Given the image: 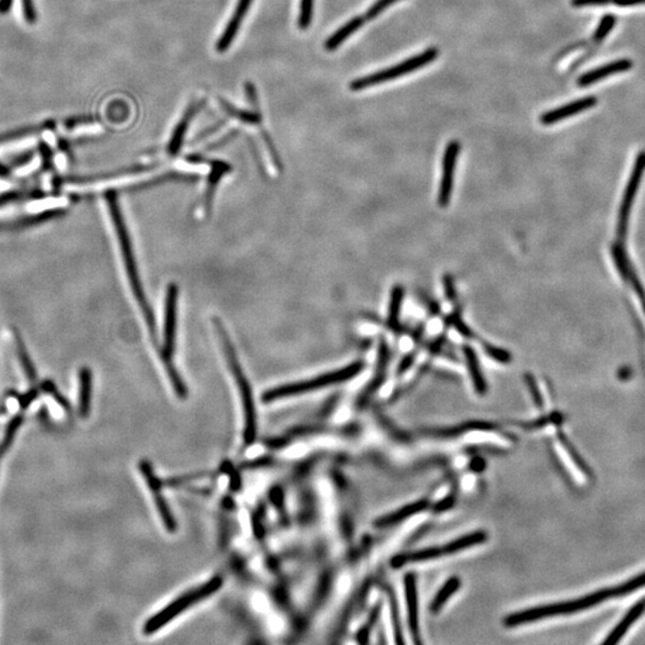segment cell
Here are the masks:
<instances>
[{
	"label": "cell",
	"instance_id": "6da1fadb",
	"mask_svg": "<svg viewBox=\"0 0 645 645\" xmlns=\"http://www.w3.org/2000/svg\"><path fill=\"white\" fill-rule=\"evenodd\" d=\"M645 586V572L639 574L629 580L622 584L607 588V589L598 590L595 593L586 595L583 598L570 600V601L557 602L546 606L535 607L531 610H521L516 613L511 614L504 619V625L508 627L521 625L525 622H537L545 618L556 617L562 614H571L580 610H588L590 607L599 605L601 602L607 601L610 599L620 598L624 595L631 594L641 587Z\"/></svg>",
	"mask_w": 645,
	"mask_h": 645
},
{
	"label": "cell",
	"instance_id": "7a4b0ae2",
	"mask_svg": "<svg viewBox=\"0 0 645 645\" xmlns=\"http://www.w3.org/2000/svg\"><path fill=\"white\" fill-rule=\"evenodd\" d=\"M106 205L108 211L111 214V223L116 231V238H118V248L123 256V265L126 269L127 279L130 284V289L133 293L139 310L142 311V317L145 319L146 327L149 329L151 339L154 343H157V327H156V319H154V312L151 308L147 296L145 294V289L142 287V279L139 275V268L135 260V255L133 252V246L130 242V232L126 226V221L123 219V212L120 208L118 197L114 192H108L106 194Z\"/></svg>",
	"mask_w": 645,
	"mask_h": 645
},
{
	"label": "cell",
	"instance_id": "3957f363",
	"mask_svg": "<svg viewBox=\"0 0 645 645\" xmlns=\"http://www.w3.org/2000/svg\"><path fill=\"white\" fill-rule=\"evenodd\" d=\"M213 325H214V330L217 332L218 339H219V342L221 343V346H223V351H224L225 358L227 361L228 367L231 368V372H232L234 380H236L237 387L239 389L245 416L244 437L245 441L250 444V442L255 440V437H256V410H255L251 387H250L248 379L245 377L243 368L240 366V362L238 361V358H237L236 351H234L231 337L228 336L227 331L225 329L221 319H213Z\"/></svg>",
	"mask_w": 645,
	"mask_h": 645
},
{
	"label": "cell",
	"instance_id": "277c9868",
	"mask_svg": "<svg viewBox=\"0 0 645 645\" xmlns=\"http://www.w3.org/2000/svg\"><path fill=\"white\" fill-rule=\"evenodd\" d=\"M177 300L178 287L175 284H169L166 289L165 315H164V339L161 346V361L164 362L166 373L169 375L175 392L180 398L187 396V387L178 374L173 363V354L176 346V332H177Z\"/></svg>",
	"mask_w": 645,
	"mask_h": 645
},
{
	"label": "cell",
	"instance_id": "5b68a950",
	"mask_svg": "<svg viewBox=\"0 0 645 645\" xmlns=\"http://www.w3.org/2000/svg\"><path fill=\"white\" fill-rule=\"evenodd\" d=\"M221 586H223V579L220 576H215L203 583L202 586L196 587L195 589L187 591L180 598L176 599L175 601L169 603L165 608H163L157 614H154V617H151L144 625V634H152L163 627H165L166 624H169L175 618H177L180 614L188 610L190 606L196 605L197 602L202 601L214 594L215 591L220 589Z\"/></svg>",
	"mask_w": 645,
	"mask_h": 645
},
{
	"label": "cell",
	"instance_id": "8992f818",
	"mask_svg": "<svg viewBox=\"0 0 645 645\" xmlns=\"http://www.w3.org/2000/svg\"><path fill=\"white\" fill-rule=\"evenodd\" d=\"M363 366H365L363 362H353L349 366L343 367L341 370L329 372V373L322 374L317 378L310 379L306 382H292V384H287V385L279 386V387L267 391L263 394V401L270 403V401L293 397L296 394H307V392L324 389L327 386L351 380V378H354L361 372Z\"/></svg>",
	"mask_w": 645,
	"mask_h": 645
},
{
	"label": "cell",
	"instance_id": "52a82bcc",
	"mask_svg": "<svg viewBox=\"0 0 645 645\" xmlns=\"http://www.w3.org/2000/svg\"><path fill=\"white\" fill-rule=\"evenodd\" d=\"M439 56L437 48H428L427 51H423L418 56H413L406 59L403 63H399L396 66L389 67L382 71L375 72L373 75H368L362 78L355 79L351 84V91H361L367 87H375L379 84L386 83L391 79H396L398 77L409 75L411 72L416 71L418 68L427 66L429 63H433L434 60Z\"/></svg>",
	"mask_w": 645,
	"mask_h": 645
},
{
	"label": "cell",
	"instance_id": "ba28073f",
	"mask_svg": "<svg viewBox=\"0 0 645 645\" xmlns=\"http://www.w3.org/2000/svg\"><path fill=\"white\" fill-rule=\"evenodd\" d=\"M487 540V533L478 531L473 532L471 534H466L461 537L459 539L453 540L451 543L446 544L444 546L430 547L425 550L413 552V553H404V555H398L392 559L391 564L394 568H399L401 565H406L408 563H418L435 559L437 557L445 555H453L459 551L465 550L468 547L480 545L485 543Z\"/></svg>",
	"mask_w": 645,
	"mask_h": 645
},
{
	"label": "cell",
	"instance_id": "9c48e42d",
	"mask_svg": "<svg viewBox=\"0 0 645 645\" xmlns=\"http://www.w3.org/2000/svg\"><path fill=\"white\" fill-rule=\"evenodd\" d=\"M645 173V152H639L636 161H634V169L630 176L629 182L626 184L624 197H622L620 208L618 213L617 221V239L625 242L629 231L630 215L634 206V201L636 199L638 188L641 184V178Z\"/></svg>",
	"mask_w": 645,
	"mask_h": 645
},
{
	"label": "cell",
	"instance_id": "30bf717a",
	"mask_svg": "<svg viewBox=\"0 0 645 645\" xmlns=\"http://www.w3.org/2000/svg\"><path fill=\"white\" fill-rule=\"evenodd\" d=\"M461 154V144L456 140L449 142L446 146L444 159H442V173H441L440 187L437 194V203L440 207H447L452 199L453 185H454V173H456V161Z\"/></svg>",
	"mask_w": 645,
	"mask_h": 645
},
{
	"label": "cell",
	"instance_id": "8fae6325",
	"mask_svg": "<svg viewBox=\"0 0 645 645\" xmlns=\"http://www.w3.org/2000/svg\"><path fill=\"white\" fill-rule=\"evenodd\" d=\"M139 468H140L142 476L145 477L151 494L154 497L156 507H157L158 513H159V515H161V520L164 522V526H165L168 531L175 532L177 525H176L173 513L170 511L169 506L166 503L165 497L161 494V483H159V480H158L157 476L154 473V468L151 466L150 463L146 461H140Z\"/></svg>",
	"mask_w": 645,
	"mask_h": 645
},
{
	"label": "cell",
	"instance_id": "7c38bea8",
	"mask_svg": "<svg viewBox=\"0 0 645 645\" xmlns=\"http://www.w3.org/2000/svg\"><path fill=\"white\" fill-rule=\"evenodd\" d=\"M624 244H625V242L617 239V242L612 246V257H613L614 263H615V267H617L618 272H619V275L622 276V279L625 280L626 282L632 287V289L637 294L638 299L641 300V307H643V311H644L645 315V292L641 282H639L637 274L634 272V265L631 264L632 262L630 263V258L627 256V253H626Z\"/></svg>",
	"mask_w": 645,
	"mask_h": 645
},
{
	"label": "cell",
	"instance_id": "4fadbf2b",
	"mask_svg": "<svg viewBox=\"0 0 645 645\" xmlns=\"http://www.w3.org/2000/svg\"><path fill=\"white\" fill-rule=\"evenodd\" d=\"M596 103H598V99L593 97V96L577 99L575 102L568 103L565 106H559L557 109H552V111H547V113H544L540 116V123L544 126L555 125V123H561L563 120L570 118V116L588 111L590 108L596 106Z\"/></svg>",
	"mask_w": 645,
	"mask_h": 645
},
{
	"label": "cell",
	"instance_id": "5bb4252c",
	"mask_svg": "<svg viewBox=\"0 0 645 645\" xmlns=\"http://www.w3.org/2000/svg\"><path fill=\"white\" fill-rule=\"evenodd\" d=\"M252 1L253 0H238L236 8L233 11L232 18L228 20L227 25H226V28L223 32V35L220 36V39H218L215 48H217V51L219 53H224V51H227L228 48L231 47L233 39H236L237 34L239 32L240 25L243 23L246 13L251 8Z\"/></svg>",
	"mask_w": 645,
	"mask_h": 645
},
{
	"label": "cell",
	"instance_id": "9a60e30c",
	"mask_svg": "<svg viewBox=\"0 0 645 645\" xmlns=\"http://www.w3.org/2000/svg\"><path fill=\"white\" fill-rule=\"evenodd\" d=\"M632 67V61L629 59L615 60L613 63H607L605 66L595 68L593 71L587 72L580 77L577 85L581 87H589L591 84L596 83L601 79L607 78L610 75H618L622 72L627 71Z\"/></svg>",
	"mask_w": 645,
	"mask_h": 645
},
{
	"label": "cell",
	"instance_id": "2e32d148",
	"mask_svg": "<svg viewBox=\"0 0 645 645\" xmlns=\"http://www.w3.org/2000/svg\"><path fill=\"white\" fill-rule=\"evenodd\" d=\"M406 586V608H408V620H409L410 632L413 639L418 643V601L416 576L408 574L404 579Z\"/></svg>",
	"mask_w": 645,
	"mask_h": 645
},
{
	"label": "cell",
	"instance_id": "e0dca14e",
	"mask_svg": "<svg viewBox=\"0 0 645 645\" xmlns=\"http://www.w3.org/2000/svg\"><path fill=\"white\" fill-rule=\"evenodd\" d=\"M644 613L645 598L641 599V601H638L637 603H634L632 608L625 614V617L622 618L620 622H618V625L610 631L606 639L602 641V644H617L618 641H620L624 637V634L629 631L630 627L634 625V622H637L638 619Z\"/></svg>",
	"mask_w": 645,
	"mask_h": 645
},
{
	"label": "cell",
	"instance_id": "ac0fdd59",
	"mask_svg": "<svg viewBox=\"0 0 645 645\" xmlns=\"http://www.w3.org/2000/svg\"><path fill=\"white\" fill-rule=\"evenodd\" d=\"M463 353H464L465 360L468 363V373H470L473 387L476 389L477 394H487L488 386H487V382H485L482 370H480V360H478L476 351L471 346H463Z\"/></svg>",
	"mask_w": 645,
	"mask_h": 645
},
{
	"label": "cell",
	"instance_id": "d6986e66",
	"mask_svg": "<svg viewBox=\"0 0 645 645\" xmlns=\"http://www.w3.org/2000/svg\"><path fill=\"white\" fill-rule=\"evenodd\" d=\"M427 507H428V502H427V501H418V502H415V503L408 504L406 507L401 508V509H398L396 512L391 513L389 515L382 516L380 519L377 520V521H375V526H378V527L392 526V525H396V523L401 522L403 520L408 519L410 516L423 512L425 509H427Z\"/></svg>",
	"mask_w": 645,
	"mask_h": 645
},
{
	"label": "cell",
	"instance_id": "ffe728a7",
	"mask_svg": "<svg viewBox=\"0 0 645 645\" xmlns=\"http://www.w3.org/2000/svg\"><path fill=\"white\" fill-rule=\"evenodd\" d=\"M91 394H92V373L87 367L79 370V413L87 418L90 413Z\"/></svg>",
	"mask_w": 645,
	"mask_h": 645
},
{
	"label": "cell",
	"instance_id": "44dd1931",
	"mask_svg": "<svg viewBox=\"0 0 645 645\" xmlns=\"http://www.w3.org/2000/svg\"><path fill=\"white\" fill-rule=\"evenodd\" d=\"M363 23H365V17H354L353 20H349L348 23L341 27L337 32H334V34L325 41L324 47L329 51H336L346 39H349L355 32H358V29L361 28L362 25H363Z\"/></svg>",
	"mask_w": 645,
	"mask_h": 645
},
{
	"label": "cell",
	"instance_id": "7402d4cb",
	"mask_svg": "<svg viewBox=\"0 0 645 645\" xmlns=\"http://www.w3.org/2000/svg\"><path fill=\"white\" fill-rule=\"evenodd\" d=\"M56 121L47 120V121L39 123V125H32V126L20 127V128H16V130H8V132L0 134V145L6 144V142H15L18 139L25 138L29 135L41 133V132H46V130H53L56 128Z\"/></svg>",
	"mask_w": 645,
	"mask_h": 645
},
{
	"label": "cell",
	"instance_id": "603a6c76",
	"mask_svg": "<svg viewBox=\"0 0 645 645\" xmlns=\"http://www.w3.org/2000/svg\"><path fill=\"white\" fill-rule=\"evenodd\" d=\"M228 171H231V166L227 165L224 161H212V173L209 175L207 189H206L205 193V200H203V208L206 211H209V208H211L218 183L220 182L224 173H228Z\"/></svg>",
	"mask_w": 645,
	"mask_h": 645
},
{
	"label": "cell",
	"instance_id": "cb8c5ba5",
	"mask_svg": "<svg viewBox=\"0 0 645 645\" xmlns=\"http://www.w3.org/2000/svg\"><path fill=\"white\" fill-rule=\"evenodd\" d=\"M403 300H404V288L399 286V284H396L391 289L389 312H387V324L394 331H397L399 329V317H401Z\"/></svg>",
	"mask_w": 645,
	"mask_h": 645
},
{
	"label": "cell",
	"instance_id": "d4e9b609",
	"mask_svg": "<svg viewBox=\"0 0 645 645\" xmlns=\"http://www.w3.org/2000/svg\"><path fill=\"white\" fill-rule=\"evenodd\" d=\"M195 113H196V106H190L183 118L178 123L177 127H176V130H175L173 137H171V140H170L169 146H168V152H169L170 156H176L181 150L183 139H184L185 133H187V130L189 126L190 120L193 118Z\"/></svg>",
	"mask_w": 645,
	"mask_h": 645
},
{
	"label": "cell",
	"instance_id": "484cf974",
	"mask_svg": "<svg viewBox=\"0 0 645 645\" xmlns=\"http://www.w3.org/2000/svg\"><path fill=\"white\" fill-rule=\"evenodd\" d=\"M13 346H15L17 358L20 360V366L23 368V372L27 375V378H28L29 382H35V367L32 365V360H30V356H29L28 351H27V348L24 346L23 341H22L20 334L16 331L13 332Z\"/></svg>",
	"mask_w": 645,
	"mask_h": 645
},
{
	"label": "cell",
	"instance_id": "4316f807",
	"mask_svg": "<svg viewBox=\"0 0 645 645\" xmlns=\"http://www.w3.org/2000/svg\"><path fill=\"white\" fill-rule=\"evenodd\" d=\"M461 583V579H458V577L449 579V581L442 586V588L437 591L435 598L433 599V601L430 603V610H432L433 613H437V612L442 608V606L445 605L446 602H447V600L456 593V590L459 589Z\"/></svg>",
	"mask_w": 645,
	"mask_h": 645
},
{
	"label": "cell",
	"instance_id": "83f0119b",
	"mask_svg": "<svg viewBox=\"0 0 645 645\" xmlns=\"http://www.w3.org/2000/svg\"><path fill=\"white\" fill-rule=\"evenodd\" d=\"M559 441L562 444L564 449L567 451L568 456L570 458V461L574 463L576 468L579 470L580 472L584 475L587 478H590L591 477V473H590V470L588 466H587L586 461H583L581 456H580L579 452L576 451L574 446L571 445L570 441L568 440V437L565 435H563L562 433H559Z\"/></svg>",
	"mask_w": 645,
	"mask_h": 645
},
{
	"label": "cell",
	"instance_id": "f1b7e54d",
	"mask_svg": "<svg viewBox=\"0 0 645 645\" xmlns=\"http://www.w3.org/2000/svg\"><path fill=\"white\" fill-rule=\"evenodd\" d=\"M22 422H23V416H22V415H17V416L12 418L11 422L8 423L4 437H3V441H1V444H0V461H1V458L4 456V453L10 449L12 441L15 439V434H16L17 430L20 429Z\"/></svg>",
	"mask_w": 645,
	"mask_h": 645
},
{
	"label": "cell",
	"instance_id": "f546056e",
	"mask_svg": "<svg viewBox=\"0 0 645 645\" xmlns=\"http://www.w3.org/2000/svg\"><path fill=\"white\" fill-rule=\"evenodd\" d=\"M221 104L225 108V111H227L228 114L232 115L234 118H239L240 121H243L245 123H250V125H258L261 123V116L260 114H256V113H251V111H239V109H236L234 106L228 104L226 101L221 99Z\"/></svg>",
	"mask_w": 645,
	"mask_h": 645
},
{
	"label": "cell",
	"instance_id": "4dcf8cb0",
	"mask_svg": "<svg viewBox=\"0 0 645 645\" xmlns=\"http://www.w3.org/2000/svg\"><path fill=\"white\" fill-rule=\"evenodd\" d=\"M313 1L315 0H300L299 28L303 30L310 28L313 16Z\"/></svg>",
	"mask_w": 645,
	"mask_h": 645
},
{
	"label": "cell",
	"instance_id": "1f68e13d",
	"mask_svg": "<svg viewBox=\"0 0 645 645\" xmlns=\"http://www.w3.org/2000/svg\"><path fill=\"white\" fill-rule=\"evenodd\" d=\"M615 22H617V20H615V17L613 15H606V16L603 17L600 24H599L596 32H595L594 37H593L595 42H599V41H602V39H605L608 35V32L614 28Z\"/></svg>",
	"mask_w": 645,
	"mask_h": 645
},
{
	"label": "cell",
	"instance_id": "d6a6232c",
	"mask_svg": "<svg viewBox=\"0 0 645 645\" xmlns=\"http://www.w3.org/2000/svg\"><path fill=\"white\" fill-rule=\"evenodd\" d=\"M484 351L485 353L495 361L500 362V363H504L507 365L509 362L512 361V354L508 351H504L502 348H497V346H492V344H484Z\"/></svg>",
	"mask_w": 645,
	"mask_h": 645
},
{
	"label": "cell",
	"instance_id": "836d02e7",
	"mask_svg": "<svg viewBox=\"0 0 645 645\" xmlns=\"http://www.w3.org/2000/svg\"><path fill=\"white\" fill-rule=\"evenodd\" d=\"M449 324L451 327H454L465 339H472L473 332L471 330V327H468V324L463 320L459 313H452V315H449Z\"/></svg>",
	"mask_w": 645,
	"mask_h": 645
},
{
	"label": "cell",
	"instance_id": "e575fe53",
	"mask_svg": "<svg viewBox=\"0 0 645 645\" xmlns=\"http://www.w3.org/2000/svg\"><path fill=\"white\" fill-rule=\"evenodd\" d=\"M398 1H401V0H377L367 10L366 15H365V20H372L374 18H377L382 12L385 11L386 8H389L391 5L398 3Z\"/></svg>",
	"mask_w": 645,
	"mask_h": 645
},
{
	"label": "cell",
	"instance_id": "d590c367",
	"mask_svg": "<svg viewBox=\"0 0 645 645\" xmlns=\"http://www.w3.org/2000/svg\"><path fill=\"white\" fill-rule=\"evenodd\" d=\"M525 382H526V384H527L528 389H530V394H531L532 399H533V401H534L535 406H538L539 409H543V397H541L539 387H538V385H537V382H535L534 377H533L532 374H526V375H525Z\"/></svg>",
	"mask_w": 645,
	"mask_h": 645
},
{
	"label": "cell",
	"instance_id": "8d00e7d4",
	"mask_svg": "<svg viewBox=\"0 0 645 645\" xmlns=\"http://www.w3.org/2000/svg\"><path fill=\"white\" fill-rule=\"evenodd\" d=\"M39 152L42 157V165H44V169L51 170L53 169V152H51V146L48 145L47 142H41L39 144Z\"/></svg>",
	"mask_w": 645,
	"mask_h": 645
},
{
	"label": "cell",
	"instance_id": "74e56055",
	"mask_svg": "<svg viewBox=\"0 0 645 645\" xmlns=\"http://www.w3.org/2000/svg\"><path fill=\"white\" fill-rule=\"evenodd\" d=\"M389 605H391V613H392V617H394V632H396V637H397V643H403V639H401V626H399V614H398L397 610V602H396V599H394V595L389 591Z\"/></svg>",
	"mask_w": 645,
	"mask_h": 645
},
{
	"label": "cell",
	"instance_id": "f35d334b",
	"mask_svg": "<svg viewBox=\"0 0 645 645\" xmlns=\"http://www.w3.org/2000/svg\"><path fill=\"white\" fill-rule=\"evenodd\" d=\"M41 389H44V392H47V394H51V396L54 397V399H56V401L59 403L60 406H63V409L70 410V403H68V401H67L66 399H65V398H63V396H61V394L58 392V391H56V386H54L53 382H44L42 386H41Z\"/></svg>",
	"mask_w": 645,
	"mask_h": 645
},
{
	"label": "cell",
	"instance_id": "ab89813d",
	"mask_svg": "<svg viewBox=\"0 0 645 645\" xmlns=\"http://www.w3.org/2000/svg\"><path fill=\"white\" fill-rule=\"evenodd\" d=\"M34 157H35V151H25L23 154H17V156L12 158L11 165L13 166V168H16V169H18V168H23V166L29 164V163L34 159Z\"/></svg>",
	"mask_w": 645,
	"mask_h": 645
},
{
	"label": "cell",
	"instance_id": "60d3db41",
	"mask_svg": "<svg viewBox=\"0 0 645 645\" xmlns=\"http://www.w3.org/2000/svg\"><path fill=\"white\" fill-rule=\"evenodd\" d=\"M613 3V0H571L574 8H589V6H606Z\"/></svg>",
	"mask_w": 645,
	"mask_h": 645
},
{
	"label": "cell",
	"instance_id": "b9f144b4",
	"mask_svg": "<svg viewBox=\"0 0 645 645\" xmlns=\"http://www.w3.org/2000/svg\"><path fill=\"white\" fill-rule=\"evenodd\" d=\"M22 4H23V13L25 20L30 24L35 23L36 10L35 6H34V1L32 0H22Z\"/></svg>",
	"mask_w": 645,
	"mask_h": 645
},
{
	"label": "cell",
	"instance_id": "7bdbcfd3",
	"mask_svg": "<svg viewBox=\"0 0 645 645\" xmlns=\"http://www.w3.org/2000/svg\"><path fill=\"white\" fill-rule=\"evenodd\" d=\"M95 118H91V116H79V118H68L67 121H65V127L68 130H73L75 127L79 126V125L95 123Z\"/></svg>",
	"mask_w": 645,
	"mask_h": 645
},
{
	"label": "cell",
	"instance_id": "ee69618b",
	"mask_svg": "<svg viewBox=\"0 0 645 645\" xmlns=\"http://www.w3.org/2000/svg\"><path fill=\"white\" fill-rule=\"evenodd\" d=\"M245 92H246V96H248L249 102L251 104L255 109H258V101H257V94L256 89L253 87V84L251 82H246L245 83Z\"/></svg>",
	"mask_w": 645,
	"mask_h": 645
},
{
	"label": "cell",
	"instance_id": "f6af8a7d",
	"mask_svg": "<svg viewBox=\"0 0 645 645\" xmlns=\"http://www.w3.org/2000/svg\"><path fill=\"white\" fill-rule=\"evenodd\" d=\"M444 286H445L447 299L453 301V300L456 299V288H454V281H453L451 276L447 275L444 277Z\"/></svg>",
	"mask_w": 645,
	"mask_h": 645
},
{
	"label": "cell",
	"instance_id": "bcb514c9",
	"mask_svg": "<svg viewBox=\"0 0 645 645\" xmlns=\"http://www.w3.org/2000/svg\"><path fill=\"white\" fill-rule=\"evenodd\" d=\"M37 394H39V391H37V389H32L28 394L22 396V397L20 398V406H22L23 409L28 408V406L32 404V401H35Z\"/></svg>",
	"mask_w": 645,
	"mask_h": 645
},
{
	"label": "cell",
	"instance_id": "7dc6e473",
	"mask_svg": "<svg viewBox=\"0 0 645 645\" xmlns=\"http://www.w3.org/2000/svg\"><path fill=\"white\" fill-rule=\"evenodd\" d=\"M413 361H415V354L406 355V358L401 360L399 366H398V374L404 373V372L409 370Z\"/></svg>",
	"mask_w": 645,
	"mask_h": 645
},
{
	"label": "cell",
	"instance_id": "c3c4849f",
	"mask_svg": "<svg viewBox=\"0 0 645 645\" xmlns=\"http://www.w3.org/2000/svg\"><path fill=\"white\" fill-rule=\"evenodd\" d=\"M619 6H631V5L645 4V0H613Z\"/></svg>",
	"mask_w": 645,
	"mask_h": 645
},
{
	"label": "cell",
	"instance_id": "681fc988",
	"mask_svg": "<svg viewBox=\"0 0 645 645\" xmlns=\"http://www.w3.org/2000/svg\"><path fill=\"white\" fill-rule=\"evenodd\" d=\"M13 0H0V15H6L11 10Z\"/></svg>",
	"mask_w": 645,
	"mask_h": 645
},
{
	"label": "cell",
	"instance_id": "f907efd6",
	"mask_svg": "<svg viewBox=\"0 0 645 645\" xmlns=\"http://www.w3.org/2000/svg\"><path fill=\"white\" fill-rule=\"evenodd\" d=\"M11 175V171H10V168L4 165L3 163H0V177H8Z\"/></svg>",
	"mask_w": 645,
	"mask_h": 645
}]
</instances>
